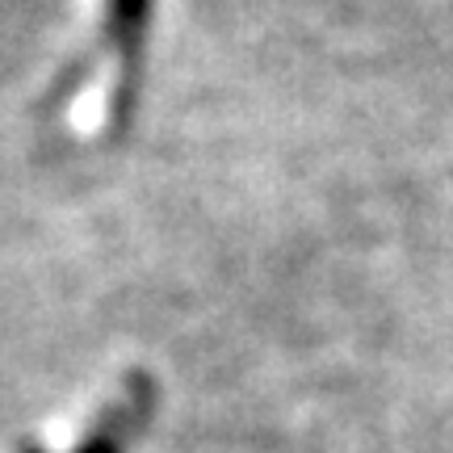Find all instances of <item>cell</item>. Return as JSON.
Returning a JSON list of instances; mask_svg holds the SVG:
<instances>
[{
	"mask_svg": "<svg viewBox=\"0 0 453 453\" xmlns=\"http://www.w3.org/2000/svg\"><path fill=\"white\" fill-rule=\"evenodd\" d=\"M147 17H151V0H105V50L118 55V84H113V101H110V130L113 134L127 127L130 110H134Z\"/></svg>",
	"mask_w": 453,
	"mask_h": 453,
	"instance_id": "cell-1",
	"label": "cell"
},
{
	"mask_svg": "<svg viewBox=\"0 0 453 453\" xmlns=\"http://www.w3.org/2000/svg\"><path fill=\"white\" fill-rule=\"evenodd\" d=\"M151 403H156V387H151V378H147V373H130L127 395L105 411V420L88 433V441H84L76 453H127V441L143 428V420L151 416ZM17 453H42V449L21 445Z\"/></svg>",
	"mask_w": 453,
	"mask_h": 453,
	"instance_id": "cell-2",
	"label": "cell"
}]
</instances>
